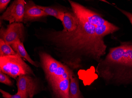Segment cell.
Returning a JSON list of instances; mask_svg holds the SVG:
<instances>
[{
	"mask_svg": "<svg viewBox=\"0 0 132 98\" xmlns=\"http://www.w3.org/2000/svg\"><path fill=\"white\" fill-rule=\"evenodd\" d=\"M114 7L127 18L129 21L130 23L131 24L132 26V12H130L124 10V9L117 7V6H114Z\"/></svg>",
	"mask_w": 132,
	"mask_h": 98,
	"instance_id": "ac0fdd59",
	"label": "cell"
},
{
	"mask_svg": "<svg viewBox=\"0 0 132 98\" xmlns=\"http://www.w3.org/2000/svg\"><path fill=\"white\" fill-rule=\"evenodd\" d=\"M17 54L11 46L6 44L2 39H0V57Z\"/></svg>",
	"mask_w": 132,
	"mask_h": 98,
	"instance_id": "9a60e30c",
	"label": "cell"
},
{
	"mask_svg": "<svg viewBox=\"0 0 132 98\" xmlns=\"http://www.w3.org/2000/svg\"><path fill=\"white\" fill-rule=\"evenodd\" d=\"M0 32L1 39L10 45L18 40L23 42L25 39V28L22 23L9 24L6 28L1 27Z\"/></svg>",
	"mask_w": 132,
	"mask_h": 98,
	"instance_id": "52a82bcc",
	"label": "cell"
},
{
	"mask_svg": "<svg viewBox=\"0 0 132 98\" xmlns=\"http://www.w3.org/2000/svg\"><path fill=\"white\" fill-rule=\"evenodd\" d=\"M10 0H1L0 1V12H2L6 8L7 5H8Z\"/></svg>",
	"mask_w": 132,
	"mask_h": 98,
	"instance_id": "d6986e66",
	"label": "cell"
},
{
	"mask_svg": "<svg viewBox=\"0 0 132 98\" xmlns=\"http://www.w3.org/2000/svg\"><path fill=\"white\" fill-rule=\"evenodd\" d=\"M10 46L17 54L21 58L25 59L29 63L36 68L39 67L40 64L32 59L26 50L24 46L23 43L20 40H18L16 42L10 45Z\"/></svg>",
	"mask_w": 132,
	"mask_h": 98,
	"instance_id": "7c38bea8",
	"label": "cell"
},
{
	"mask_svg": "<svg viewBox=\"0 0 132 98\" xmlns=\"http://www.w3.org/2000/svg\"></svg>",
	"mask_w": 132,
	"mask_h": 98,
	"instance_id": "44dd1931",
	"label": "cell"
},
{
	"mask_svg": "<svg viewBox=\"0 0 132 98\" xmlns=\"http://www.w3.org/2000/svg\"><path fill=\"white\" fill-rule=\"evenodd\" d=\"M69 94L70 98H80L82 96L80 90L79 79L75 75L70 79Z\"/></svg>",
	"mask_w": 132,
	"mask_h": 98,
	"instance_id": "5bb4252c",
	"label": "cell"
},
{
	"mask_svg": "<svg viewBox=\"0 0 132 98\" xmlns=\"http://www.w3.org/2000/svg\"><path fill=\"white\" fill-rule=\"evenodd\" d=\"M0 92L2 94V96L4 98H28V96L25 94L17 92L14 95H11L7 91L1 89Z\"/></svg>",
	"mask_w": 132,
	"mask_h": 98,
	"instance_id": "2e32d148",
	"label": "cell"
},
{
	"mask_svg": "<svg viewBox=\"0 0 132 98\" xmlns=\"http://www.w3.org/2000/svg\"><path fill=\"white\" fill-rule=\"evenodd\" d=\"M72 11L79 21L75 31L47 29L38 36L59 61L74 71L81 69L88 62H99L106 55L107 46L104 38L97 35L95 26L78 12Z\"/></svg>",
	"mask_w": 132,
	"mask_h": 98,
	"instance_id": "6da1fadb",
	"label": "cell"
},
{
	"mask_svg": "<svg viewBox=\"0 0 132 98\" xmlns=\"http://www.w3.org/2000/svg\"><path fill=\"white\" fill-rule=\"evenodd\" d=\"M16 85L18 92L27 96L28 98H33L43 90L39 80L31 75H22L16 79Z\"/></svg>",
	"mask_w": 132,
	"mask_h": 98,
	"instance_id": "8992f818",
	"label": "cell"
},
{
	"mask_svg": "<svg viewBox=\"0 0 132 98\" xmlns=\"http://www.w3.org/2000/svg\"><path fill=\"white\" fill-rule=\"evenodd\" d=\"M26 3L24 0L13 1L1 16V20L9 21L10 24L23 22Z\"/></svg>",
	"mask_w": 132,
	"mask_h": 98,
	"instance_id": "ba28073f",
	"label": "cell"
},
{
	"mask_svg": "<svg viewBox=\"0 0 132 98\" xmlns=\"http://www.w3.org/2000/svg\"><path fill=\"white\" fill-rule=\"evenodd\" d=\"M70 79L63 80L50 86L52 98H70L69 94Z\"/></svg>",
	"mask_w": 132,
	"mask_h": 98,
	"instance_id": "30bf717a",
	"label": "cell"
},
{
	"mask_svg": "<svg viewBox=\"0 0 132 98\" xmlns=\"http://www.w3.org/2000/svg\"><path fill=\"white\" fill-rule=\"evenodd\" d=\"M71 9L80 14L95 28L96 33L101 38L118 31L120 28L105 19L100 14L78 3L69 0Z\"/></svg>",
	"mask_w": 132,
	"mask_h": 98,
	"instance_id": "277c9868",
	"label": "cell"
},
{
	"mask_svg": "<svg viewBox=\"0 0 132 98\" xmlns=\"http://www.w3.org/2000/svg\"><path fill=\"white\" fill-rule=\"evenodd\" d=\"M62 23L63 27V30L67 32L75 31L79 25L78 17L72 10L64 14Z\"/></svg>",
	"mask_w": 132,
	"mask_h": 98,
	"instance_id": "8fae6325",
	"label": "cell"
},
{
	"mask_svg": "<svg viewBox=\"0 0 132 98\" xmlns=\"http://www.w3.org/2000/svg\"><path fill=\"white\" fill-rule=\"evenodd\" d=\"M38 6L42 9L47 16H53L62 22L64 14L69 10L65 7H46L38 5Z\"/></svg>",
	"mask_w": 132,
	"mask_h": 98,
	"instance_id": "4fadbf2b",
	"label": "cell"
},
{
	"mask_svg": "<svg viewBox=\"0 0 132 98\" xmlns=\"http://www.w3.org/2000/svg\"><path fill=\"white\" fill-rule=\"evenodd\" d=\"M95 71L106 85H132V42H121L110 48L98 63Z\"/></svg>",
	"mask_w": 132,
	"mask_h": 98,
	"instance_id": "7a4b0ae2",
	"label": "cell"
},
{
	"mask_svg": "<svg viewBox=\"0 0 132 98\" xmlns=\"http://www.w3.org/2000/svg\"><path fill=\"white\" fill-rule=\"evenodd\" d=\"M40 64L49 86L75 76L74 71L45 52L39 53Z\"/></svg>",
	"mask_w": 132,
	"mask_h": 98,
	"instance_id": "3957f363",
	"label": "cell"
},
{
	"mask_svg": "<svg viewBox=\"0 0 132 98\" xmlns=\"http://www.w3.org/2000/svg\"><path fill=\"white\" fill-rule=\"evenodd\" d=\"M80 98H84V97H83V96H81V97H80Z\"/></svg>",
	"mask_w": 132,
	"mask_h": 98,
	"instance_id": "ffe728a7",
	"label": "cell"
},
{
	"mask_svg": "<svg viewBox=\"0 0 132 98\" xmlns=\"http://www.w3.org/2000/svg\"><path fill=\"white\" fill-rule=\"evenodd\" d=\"M0 71L15 79L22 75L35 76L30 66L18 54L0 57Z\"/></svg>",
	"mask_w": 132,
	"mask_h": 98,
	"instance_id": "5b68a950",
	"label": "cell"
},
{
	"mask_svg": "<svg viewBox=\"0 0 132 98\" xmlns=\"http://www.w3.org/2000/svg\"><path fill=\"white\" fill-rule=\"evenodd\" d=\"M0 82L9 86H13L14 83L8 75L0 71Z\"/></svg>",
	"mask_w": 132,
	"mask_h": 98,
	"instance_id": "e0dca14e",
	"label": "cell"
},
{
	"mask_svg": "<svg viewBox=\"0 0 132 98\" xmlns=\"http://www.w3.org/2000/svg\"><path fill=\"white\" fill-rule=\"evenodd\" d=\"M47 15L42 9H40L32 1L26 2L23 23L36 21Z\"/></svg>",
	"mask_w": 132,
	"mask_h": 98,
	"instance_id": "9c48e42d",
	"label": "cell"
}]
</instances>
